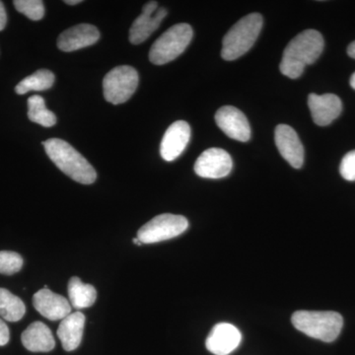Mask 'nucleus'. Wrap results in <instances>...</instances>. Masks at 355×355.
Returning a JSON list of instances; mask_svg holds the SVG:
<instances>
[{"label":"nucleus","instance_id":"a211bd4d","mask_svg":"<svg viewBox=\"0 0 355 355\" xmlns=\"http://www.w3.org/2000/svg\"><path fill=\"white\" fill-rule=\"evenodd\" d=\"M25 349L32 352H49L55 349V340L46 324L34 322L21 336Z\"/></svg>","mask_w":355,"mask_h":355},{"label":"nucleus","instance_id":"7c9ffc66","mask_svg":"<svg viewBox=\"0 0 355 355\" xmlns=\"http://www.w3.org/2000/svg\"><path fill=\"white\" fill-rule=\"evenodd\" d=\"M133 244L137 245V246H141L142 244L141 242L139 241V238H135V239L132 240Z\"/></svg>","mask_w":355,"mask_h":355},{"label":"nucleus","instance_id":"c85d7f7f","mask_svg":"<svg viewBox=\"0 0 355 355\" xmlns=\"http://www.w3.org/2000/svg\"><path fill=\"white\" fill-rule=\"evenodd\" d=\"M65 3L69 4V6H76V4L81 3V0H65Z\"/></svg>","mask_w":355,"mask_h":355},{"label":"nucleus","instance_id":"f3484780","mask_svg":"<svg viewBox=\"0 0 355 355\" xmlns=\"http://www.w3.org/2000/svg\"><path fill=\"white\" fill-rule=\"evenodd\" d=\"M85 321L83 313L76 312L71 313L60 322L57 334L62 342V347L67 352L76 350L80 345Z\"/></svg>","mask_w":355,"mask_h":355},{"label":"nucleus","instance_id":"cd10ccee","mask_svg":"<svg viewBox=\"0 0 355 355\" xmlns=\"http://www.w3.org/2000/svg\"><path fill=\"white\" fill-rule=\"evenodd\" d=\"M347 53H349L350 58L355 60V41L349 44V48H347Z\"/></svg>","mask_w":355,"mask_h":355},{"label":"nucleus","instance_id":"0eeeda50","mask_svg":"<svg viewBox=\"0 0 355 355\" xmlns=\"http://www.w3.org/2000/svg\"><path fill=\"white\" fill-rule=\"evenodd\" d=\"M189 227L186 217L164 214L154 217L137 231V238L142 244H154L173 239L183 234Z\"/></svg>","mask_w":355,"mask_h":355},{"label":"nucleus","instance_id":"f257e3e1","mask_svg":"<svg viewBox=\"0 0 355 355\" xmlns=\"http://www.w3.org/2000/svg\"><path fill=\"white\" fill-rule=\"evenodd\" d=\"M323 50L324 39L321 33L305 30L287 44L280 62V71L289 78H298L307 65L316 62Z\"/></svg>","mask_w":355,"mask_h":355},{"label":"nucleus","instance_id":"412c9836","mask_svg":"<svg viewBox=\"0 0 355 355\" xmlns=\"http://www.w3.org/2000/svg\"><path fill=\"white\" fill-rule=\"evenodd\" d=\"M24 302L6 288H0V317L8 322H18L24 317Z\"/></svg>","mask_w":355,"mask_h":355},{"label":"nucleus","instance_id":"6ab92c4d","mask_svg":"<svg viewBox=\"0 0 355 355\" xmlns=\"http://www.w3.org/2000/svg\"><path fill=\"white\" fill-rule=\"evenodd\" d=\"M69 303L74 309L91 307L97 299V291L91 284H83L78 277H73L69 282Z\"/></svg>","mask_w":355,"mask_h":355},{"label":"nucleus","instance_id":"6e6552de","mask_svg":"<svg viewBox=\"0 0 355 355\" xmlns=\"http://www.w3.org/2000/svg\"><path fill=\"white\" fill-rule=\"evenodd\" d=\"M167 16L164 7H159L157 1H149L142 7V12L132 23L130 30V41L133 44L146 42L155 32Z\"/></svg>","mask_w":355,"mask_h":355},{"label":"nucleus","instance_id":"b1692460","mask_svg":"<svg viewBox=\"0 0 355 355\" xmlns=\"http://www.w3.org/2000/svg\"><path fill=\"white\" fill-rule=\"evenodd\" d=\"M23 259L19 254L11 251L0 252V273L11 275L20 272Z\"/></svg>","mask_w":355,"mask_h":355},{"label":"nucleus","instance_id":"4468645a","mask_svg":"<svg viewBox=\"0 0 355 355\" xmlns=\"http://www.w3.org/2000/svg\"><path fill=\"white\" fill-rule=\"evenodd\" d=\"M241 340V333L235 326L220 323L212 328L205 342V347L211 354L228 355L239 347Z\"/></svg>","mask_w":355,"mask_h":355},{"label":"nucleus","instance_id":"1a4fd4ad","mask_svg":"<svg viewBox=\"0 0 355 355\" xmlns=\"http://www.w3.org/2000/svg\"><path fill=\"white\" fill-rule=\"evenodd\" d=\"M232 158L221 148H209L203 151L196 161L195 172L205 179H221L232 170Z\"/></svg>","mask_w":355,"mask_h":355},{"label":"nucleus","instance_id":"7ed1b4c3","mask_svg":"<svg viewBox=\"0 0 355 355\" xmlns=\"http://www.w3.org/2000/svg\"><path fill=\"white\" fill-rule=\"evenodd\" d=\"M292 324L310 338L331 343L342 331V315L333 311H296L292 315Z\"/></svg>","mask_w":355,"mask_h":355},{"label":"nucleus","instance_id":"f03ea898","mask_svg":"<svg viewBox=\"0 0 355 355\" xmlns=\"http://www.w3.org/2000/svg\"><path fill=\"white\" fill-rule=\"evenodd\" d=\"M44 150L60 171L83 184L94 183L97 179L93 166L69 142L60 139L43 141Z\"/></svg>","mask_w":355,"mask_h":355},{"label":"nucleus","instance_id":"5701e85b","mask_svg":"<svg viewBox=\"0 0 355 355\" xmlns=\"http://www.w3.org/2000/svg\"><path fill=\"white\" fill-rule=\"evenodd\" d=\"M14 6L18 12L24 14L33 21H39L44 17V6L42 0H15Z\"/></svg>","mask_w":355,"mask_h":355},{"label":"nucleus","instance_id":"9b49d317","mask_svg":"<svg viewBox=\"0 0 355 355\" xmlns=\"http://www.w3.org/2000/svg\"><path fill=\"white\" fill-rule=\"evenodd\" d=\"M33 305L42 316L50 321H58L71 314L69 301L60 294L53 293L48 286L34 294Z\"/></svg>","mask_w":355,"mask_h":355},{"label":"nucleus","instance_id":"393cba45","mask_svg":"<svg viewBox=\"0 0 355 355\" xmlns=\"http://www.w3.org/2000/svg\"><path fill=\"white\" fill-rule=\"evenodd\" d=\"M340 172L347 181H355V150L345 154L340 163Z\"/></svg>","mask_w":355,"mask_h":355},{"label":"nucleus","instance_id":"bb28decb","mask_svg":"<svg viewBox=\"0 0 355 355\" xmlns=\"http://www.w3.org/2000/svg\"><path fill=\"white\" fill-rule=\"evenodd\" d=\"M7 23V15L6 7L3 6V2L0 1V31L6 28Z\"/></svg>","mask_w":355,"mask_h":355},{"label":"nucleus","instance_id":"a878e982","mask_svg":"<svg viewBox=\"0 0 355 355\" xmlns=\"http://www.w3.org/2000/svg\"><path fill=\"white\" fill-rule=\"evenodd\" d=\"M9 338H10V334H9L8 327L0 319V347L7 345Z\"/></svg>","mask_w":355,"mask_h":355},{"label":"nucleus","instance_id":"aec40b11","mask_svg":"<svg viewBox=\"0 0 355 355\" xmlns=\"http://www.w3.org/2000/svg\"><path fill=\"white\" fill-rule=\"evenodd\" d=\"M55 74L48 69L37 70L35 73L31 74L23 79L15 87L17 94L24 95L30 91H44L53 87L55 83Z\"/></svg>","mask_w":355,"mask_h":355},{"label":"nucleus","instance_id":"423d86ee","mask_svg":"<svg viewBox=\"0 0 355 355\" xmlns=\"http://www.w3.org/2000/svg\"><path fill=\"white\" fill-rule=\"evenodd\" d=\"M139 80V73L130 65L114 67L103 80L105 99L114 105L128 101L135 94Z\"/></svg>","mask_w":355,"mask_h":355},{"label":"nucleus","instance_id":"c756f323","mask_svg":"<svg viewBox=\"0 0 355 355\" xmlns=\"http://www.w3.org/2000/svg\"><path fill=\"white\" fill-rule=\"evenodd\" d=\"M350 86L355 90V72L352 74V78H350Z\"/></svg>","mask_w":355,"mask_h":355},{"label":"nucleus","instance_id":"ddd939ff","mask_svg":"<svg viewBox=\"0 0 355 355\" xmlns=\"http://www.w3.org/2000/svg\"><path fill=\"white\" fill-rule=\"evenodd\" d=\"M191 139V127L187 121H177L166 130L160 154L167 162L176 160L184 153Z\"/></svg>","mask_w":355,"mask_h":355},{"label":"nucleus","instance_id":"39448f33","mask_svg":"<svg viewBox=\"0 0 355 355\" xmlns=\"http://www.w3.org/2000/svg\"><path fill=\"white\" fill-rule=\"evenodd\" d=\"M193 35V29L187 23L172 26L153 44L149 60L156 65L166 64L176 60L188 48Z\"/></svg>","mask_w":355,"mask_h":355},{"label":"nucleus","instance_id":"2eb2a0df","mask_svg":"<svg viewBox=\"0 0 355 355\" xmlns=\"http://www.w3.org/2000/svg\"><path fill=\"white\" fill-rule=\"evenodd\" d=\"M308 106L313 121L320 127H326L333 123L342 113L343 104L335 94L317 95L312 93L308 97Z\"/></svg>","mask_w":355,"mask_h":355},{"label":"nucleus","instance_id":"dca6fc26","mask_svg":"<svg viewBox=\"0 0 355 355\" xmlns=\"http://www.w3.org/2000/svg\"><path fill=\"white\" fill-rule=\"evenodd\" d=\"M100 32L95 26L79 24L65 30L58 39V46L60 51H74L87 48L97 43Z\"/></svg>","mask_w":355,"mask_h":355},{"label":"nucleus","instance_id":"4be33fe9","mask_svg":"<svg viewBox=\"0 0 355 355\" xmlns=\"http://www.w3.org/2000/svg\"><path fill=\"white\" fill-rule=\"evenodd\" d=\"M28 118L33 123H39L44 128H51L57 123L55 114L46 109L43 97L34 95L28 99Z\"/></svg>","mask_w":355,"mask_h":355},{"label":"nucleus","instance_id":"20e7f679","mask_svg":"<svg viewBox=\"0 0 355 355\" xmlns=\"http://www.w3.org/2000/svg\"><path fill=\"white\" fill-rule=\"evenodd\" d=\"M263 27V16L251 13L232 26L222 42L221 57L235 60L247 53L256 43Z\"/></svg>","mask_w":355,"mask_h":355},{"label":"nucleus","instance_id":"f8f14e48","mask_svg":"<svg viewBox=\"0 0 355 355\" xmlns=\"http://www.w3.org/2000/svg\"><path fill=\"white\" fill-rule=\"evenodd\" d=\"M275 140L280 155L292 167L300 169L304 162V147L295 130L289 125H279L275 128Z\"/></svg>","mask_w":355,"mask_h":355},{"label":"nucleus","instance_id":"9d476101","mask_svg":"<svg viewBox=\"0 0 355 355\" xmlns=\"http://www.w3.org/2000/svg\"><path fill=\"white\" fill-rule=\"evenodd\" d=\"M218 128L230 139L246 142L251 139L249 121L239 109L233 106L221 107L216 114Z\"/></svg>","mask_w":355,"mask_h":355}]
</instances>
